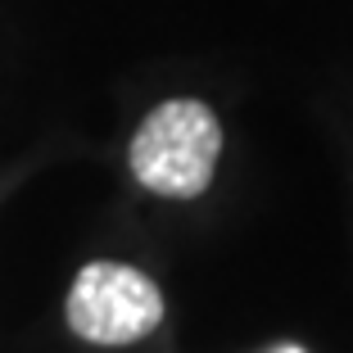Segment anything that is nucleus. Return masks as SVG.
<instances>
[{
  "label": "nucleus",
  "mask_w": 353,
  "mask_h": 353,
  "mask_svg": "<svg viewBox=\"0 0 353 353\" xmlns=\"http://www.w3.org/2000/svg\"><path fill=\"white\" fill-rule=\"evenodd\" d=\"M222 159V123L195 95L154 104L127 145V168L159 199H199Z\"/></svg>",
  "instance_id": "1"
},
{
  "label": "nucleus",
  "mask_w": 353,
  "mask_h": 353,
  "mask_svg": "<svg viewBox=\"0 0 353 353\" xmlns=\"http://www.w3.org/2000/svg\"><path fill=\"white\" fill-rule=\"evenodd\" d=\"M276 353H303V349H294V344H290V349H276Z\"/></svg>",
  "instance_id": "3"
},
{
  "label": "nucleus",
  "mask_w": 353,
  "mask_h": 353,
  "mask_svg": "<svg viewBox=\"0 0 353 353\" xmlns=\"http://www.w3.org/2000/svg\"><path fill=\"white\" fill-rule=\"evenodd\" d=\"M63 322L77 340L100 344V349L141 344L163 326V290L154 285V276H145L132 263L95 259L68 285Z\"/></svg>",
  "instance_id": "2"
}]
</instances>
